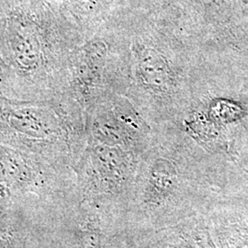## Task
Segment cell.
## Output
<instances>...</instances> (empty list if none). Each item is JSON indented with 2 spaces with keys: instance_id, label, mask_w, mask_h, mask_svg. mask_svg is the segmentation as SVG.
<instances>
[{
  "instance_id": "cell-1",
  "label": "cell",
  "mask_w": 248,
  "mask_h": 248,
  "mask_svg": "<svg viewBox=\"0 0 248 248\" xmlns=\"http://www.w3.org/2000/svg\"><path fill=\"white\" fill-rule=\"evenodd\" d=\"M86 39L79 23L49 9L9 8L1 26L0 96L42 101L62 95Z\"/></svg>"
},
{
  "instance_id": "cell-2",
  "label": "cell",
  "mask_w": 248,
  "mask_h": 248,
  "mask_svg": "<svg viewBox=\"0 0 248 248\" xmlns=\"http://www.w3.org/2000/svg\"><path fill=\"white\" fill-rule=\"evenodd\" d=\"M129 47L126 97L150 124L174 107L182 82L177 45L157 27L144 21L122 23Z\"/></svg>"
},
{
  "instance_id": "cell-3",
  "label": "cell",
  "mask_w": 248,
  "mask_h": 248,
  "mask_svg": "<svg viewBox=\"0 0 248 248\" xmlns=\"http://www.w3.org/2000/svg\"><path fill=\"white\" fill-rule=\"evenodd\" d=\"M2 142L41 151L74 152L87 135L86 110L66 93L42 101L0 96Z\"/></svg>"
},
{
  "instance_id": "cell-4",
  "label": "cell",
  "mask_w": 248,
  "mask_h": 248,
  "mask_svg": "<svg viewBox=\"0 0 248 248\" xmlns=\"http://www.w3.org/2000/svg\"><path fill=\"white\" fill-rule=\"evenodd\" d=\"M129 47L122 23L100 26L80 45L72 58L64 93L85 110L98 98L127 95Z\"/></svg>"
},
{
  "instance_id": "cell-5",
  "label": "cell",
  "mask_w": 248,
  "mask_h": 248,
  "mask_svg": "<svg viewBox=\"0 0 248 248\" xmlns=\"http://www.w3.org/2000/svg\"><path fill=\"white\" fill-rule=\"evenodd\" d=\"M87 135L90 141L124 145L141 150L151 124L130 98L111 94L98 98L86 109Z\"/></svg>"
}]
</instances>
